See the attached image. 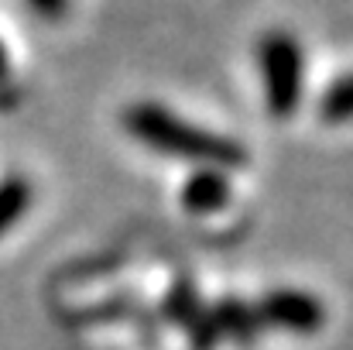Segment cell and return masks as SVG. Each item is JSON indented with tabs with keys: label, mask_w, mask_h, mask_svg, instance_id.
Instances as JSON below:
<instances>
[{
	"label": "cell",
	"mask_w": 353,
	"mask_h": 350,
	"mask_svg": "<svg viewBox=\"0 0 353 350\" xmlns=\"http://www.w3.org/2000/svg\"><path fill=\"white\" fill-rule=\"evenodd\" d=\"M165 320L168 323H175V327H182V330H189L192 323H196V316L203 313V299H199V292H196V285L189 282V278H179L175 285H172V292H168V299H165Z\"/></svg>",
	"instance_id": "cell-6"
},
{
	"label": "cell",
	"mask_w": 353,
	"mask_h": 350,
	"mask_svg": "<svg viewBox=\"0 0 353 350\" xmlns=\"http://www.w3.org/2000/svg\"><path fill=\"white\" fill-rule=\"evenodd\" d=\"M319 117H323L326 124H347V120H353V72L343 76V79H336V83L323 93Z\"/></svg>",
	"instance_id": "cell-8"
},
{
	"label": "cell",
	"mask_w": 353,
	"mask_h": 350,
	"mask_svg": "<svg viewBox=\"0 0 353 350\" xmlns=\"http://www.w3.org/2000/svg\"><path fill=\"white\" fill-rule=\"evenodd\" d=\"M3 72H7V52H3V45H0V79H3Z\"/></svg>",
	"instance_id": "cell-10"
},
{
	"label": "cell",
	"mask_w": 353,
	"mask_h": 350,
	"mask_svg": "<svg viewBox=\"0 0 353 350\" xmlns=\"http://www.w3.org/2000/svg\"><path fill=\"white\" fill-rule=\"evenodd\" d=\"M182 206L196 217H206V213H216L230 203V179L227 172L220 168H199L185 179L182 193H179Z\"/></svg>",
	"instance_id": "cell-4"
},
{
	"label": "cell",
	"mask_w": 353,
	"mask_h": 350,
	"mask_svg": "<svg viewBox=\"0 0 353 350\" xmlns=\"http://www.w3.org/2000/svg\"><path fill=\"white\" fill-rule=\"evenodd\" d=\"M210 323L216 330V337H230L236 344H254V337L261 333V320L254 313V302H240V299H220L216 306H206Z\"/></svg>",
	"instance_id": "cell-5"
},
{
	"label": "cell",
	"mask_w": 353,
	"mask_h": 350,
	"mask_svg": "<svg viewBox=\"0 0 353 350\" xmlns=\"http://www.w3.org/2000/svg\"><path fill=\"white\" fill-rule=\"evenodd\" d=\"M31 206V186L24 179H3L0 182V237L10 231Z\"/></svg>",
	"instance_id": "cell-7"
},
{
	"label": "cell",
	"mask_w": 353,
	"mask_h": 350,
	"mask_svg": "<svg viewBox=\"0 0 353 350\" xmlns=\"http://www.w3.org/2000/svg\"><path fill=\"white\" fill-rule=\"evenodd\" d=\"M28 7H31L38 17H45V21H59V17H65L69 0H28Z\"/></svg>",
	"instance_id": "cell-9"
},
{
	"label": "cell",
	"mask_w": 353,
	"mask_h": 350,
	"mask_svg": "<svg viewBox=\"0 0 353 350\" xmlns=\"http://www.w3.org/2000/svg\"><path fill=\"white\" fill-rule=\"evenodd\" d=\"M257 69H261V86H264V107L268 114L285 120L299 110L302 90H305V55L302 45L285 35L271 31L257 45Z\"/></svg>",
	"instance_id": "cell-2"
},
{
	"label": "cell",
	"mask_w": 353,
	"mask_h": 350,
	"mask_svg": "<svg viewBox=\"0 0 353 350\" xmlns=\"http://www.w3.org/2000/svg\"><path fill=\"white\" fill-rule=\"evenodd\" d=\"M254 313L261 320V330H288V333H312L323 327V306L316 295L302 289H274L264 299L254 302Z\"/></svg>",
	"instance_id": "cell-3"
},
{
	"label": "cell",
	"mask_w": 353,
	"mask_h": 350,
	"mask_svg": "<svg viewBox=\"0 0 353 350\" xmlns=\"http://www.w3.org/2000/svg\"><path fill=\"white\" fill-rule=\"evenodd\" d=\"M123 127H127L130 137H137L151 151L168 155V158H182V162H199L203 168L230 172V168H240L247 162V151H243L240 141L227 137V134H216V130H206L199 124H189L161 104L127 107Z\"/></svg>",
	"instance_id": "cell-1"
}]
</instances>
